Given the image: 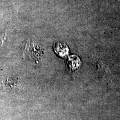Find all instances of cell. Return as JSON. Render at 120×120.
I'll return each mask as SVG.
<instances>
[{
    "instance_id": "6da1fadb",
    "label": "cell",
    "mask_w": 120,
    "mask_h": 120,
    "mask_svg": "<svg viewBox=\"0 0 120 120\" xmlns=\"http://www.w3.org/2000/svg\"><path fill=\"white\" fill-rule=\"evenodd\" d=\"M43 53V50L38 45L28 41L25 46L23 56L27 60L38 63Z\"/></svg>"
}]
</instances>
